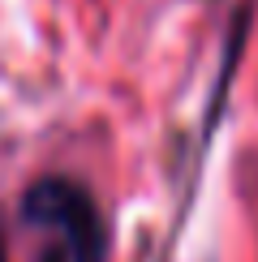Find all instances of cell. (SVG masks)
<instances>
[{"mask_svg": "<svg viewBox=\"0 0 258 262\" xmlns=\"http://www.w3.org/2000/svg\"><path fill=\"white\" fill-rule=\"evenodd\" d=\"M0 262H5V241H0Z\"/></svg>", "mask_w": 258, "mask_h": 262, "instance_id": "2", "label": "cell"}, {"mask_svg": "<svg viewBox=\"0 0 258 262\" xmlns=\"http://www.w3.org/2000/svg\"><path fill=\"white\" fill-rule=\"evenodd\" d=\"M30 224L52 228L60 236L56 254L69 262H103V224L95 215V202L73 181H39L26 193Z\"/></svg>", "mask_w": 258, "mask_h": 262, "instance_id": "1", "label": "cell"}]
</instances>
